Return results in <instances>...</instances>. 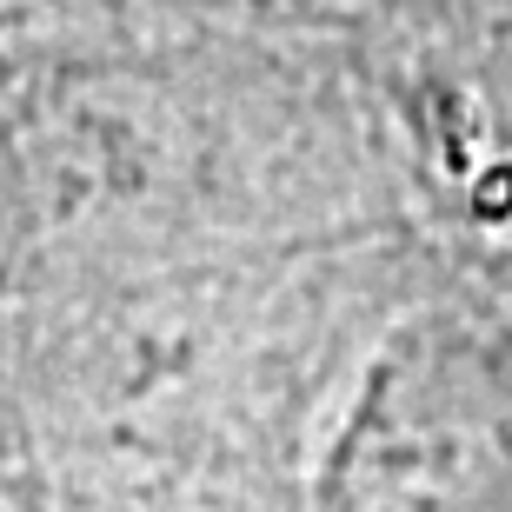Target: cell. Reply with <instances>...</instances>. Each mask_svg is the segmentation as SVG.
Instances as JSON below:
<instances>
[{
  "mask_svg": "<svg viewBox=\"0 0 512 512\" xmlns=\"http://www.w3.org/2000/svg\"><path fill=\"white\" fill-rule=\"evenodd\" d=\"M346 120L293 27L193 20L0 60V300L313 253Z\"/></svg>",
  "mask_w": 512,
  "mask_h": 512,
  "instance_id": "cell-1",
  "label": "cell"
},
{
  "mask_svg": "<svg viewBox=\"0 0 512 512\" xmlns=\"http://www.w3.org/2000/svg\"><path fill=\"white\" fill-rule=\"evenodd\" d=\"M193 20H273V0H0V60ZM280 27V20H273Z\"/></svg>",
  "mask_w": 512,
  "mask_h": 512,
  "instance_id": "cell-2",
  "label": "cell"
}]
</instances>
